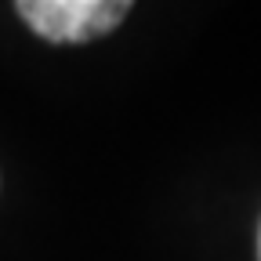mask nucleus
<instances>
[{"instance_id": "1", "label": "nucleus", "mask_w": 261, "mask_h": 261, "mask_svg": "<svg viewBox=\"0 0 261 261\" xmlns=\"http://www.w3.org/2000/svg\"><path fill=\"white\" fill-rule=\"evenodd\" d=\"M15 11L51 44H87L113 33L127 18L130 4L127 0H22Z\"/></svg>"}, {"instance_id": "2", "label": "nucleus", "mask_w": 261, "mask_h": 261, "mask_svg": "<svg viewBox=\"0 0 261 261\" xmlns=\"http://www.w3.org/2000/svg\"><path fill=\"white\" fill-rule=\"evenodd\" d=\"M257 257H261V232H257Z\"/></svg>"}]
</instances>
